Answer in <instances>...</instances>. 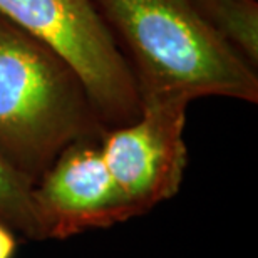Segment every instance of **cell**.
<instances>
[{
  "instance_id": "cell-2",
  "label": "cell",
  "mask_w": 258,
  "mask_h": 258,
  "mask_svg": "<svg viewBox=\"0 0 258 258\" xmlns=\"http://www.w3.org/2000/svg\"><path fill=\"white\" fill-rule=\"evenodd\" d=\"M99 122L72 67L0 15V151L35 179Z\"/></svg>"
},
{
  "instance_id": "cell-8",
  "label": "cell",
  "mask_w": 258,
  "mask_h": 258,
  "mask_svg": "<svg viewBox=\"0 0 258 258\" xmlns=\"http://www.w3.org/2000/svg\"><path fill=\"white\" fill-rule=\"evenodd\" d=\"M17 240L10 226L0 221V258H14Z\"/></svg>"
},
{
  "instance_id": "cell-1",
  "label": "cell",
  "mask_w": 258,
  "mask_h": 258,
  "mask_svg": "<svg viewBox=\"0 0 258 258\" xmlns=\"http://www.w3.org/2000/svg\"><path fill=\"white\" fill-rule=\"evenodd\" d=\"M133 57L141 96H220L258 102L255 67L216 32L193 0H92Z\"/></svg>"
},
{
  "instance_id": "cell-5",
  "label": "cell",
  "mask_w": 258,
  "mask_h": 258,
  "mask_svg": "<svg viewBox=\"0 0 258 258\" xmlns=\"http://www.w3.org/2000/svg\"><path fill=\"white\" fill-rule=\"evenodd\" d=\"M47 238H69L86 230L107 228L133 218V210L117 188L89 138L66 146L35 184Z\"/></svg>"
},
{
  "instance_id": "cell-7",
  "label": "cell",
  "mask_w": 258,
  "mask_h": 258,
  "mask_svg": "<svg viewBox=\"0 0 258 258\" xmlns=\"http://www.w3.org/2000/svg\"><path fill=\"white\" fill-rule=\"evenodd\" d=\"M213 29L248 62L258 64L256 0H193Z\"/></svg>"
},
{
  "instance_id": "cell-6",
  "label": "cell",
  "mask_w": 258,
  "mask_h": 258,
  "mask_svg": "<svg viewBox=\"0 0 258 258\" xmlns=\"http://www.w3.org/2000/svg\"><path fill=\"white\" fill-rule=\"evenodd\" d=\"M0 221L30 240H47L37 201L35 179L0 151Z\"/></svg>"
},
{
  "instance_id": "cell-4",
  "label": "cell",
  "mask_w": 258,
  "mask_h": 258,
  "mask_svg": "<svg viewBox=\"0 0 258 258\" xmlns=\"http://www.w3.org/2000/svg\"><path fill=\"white\" fill-rule=\"evenodd\" d=\"M181 97L141 96V114L102 138V158L134 216L173 198L188 164Z\"/></svg>"
},
{
  "instance_id": "cell-3",
  "label": "cell",
  "mask_w": 258,
  "mask_h": 258,
  "mask_svg": "<svg viewBox=\"0 0 258 258\" xmlns=\"http://www.w3.org/2000/svg\"><path fill=\"white\" fill-rule=\"evenodd\" d=\"M0 15L72 67L101 121L121 126L139 117L136 77L92 0H0Z\"/></svg>"
}]
</instances>
